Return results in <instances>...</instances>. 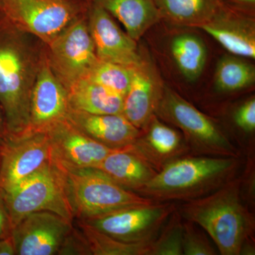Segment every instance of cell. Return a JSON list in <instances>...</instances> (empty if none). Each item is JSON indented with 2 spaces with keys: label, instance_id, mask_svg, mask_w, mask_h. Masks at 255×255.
Masks as SVG:
<instances>
[{
  "label": "cell",
  "instance_id": "cell-22",
  "mask_svg": "<svg viewBox=\"0 0 255 255\" xmlns=\"http://www.w3.org/2000/svg\"><path fill=\"white\" fill-rule=\"evenodd\" d=\"M161 20L174 26L199 28L221 9L222 0H155Z\"/></svg>",
  "mask_w": 255,
  "mask_h": 255
},
{
  "label": "cell",
  "instance_id": "cell-21",
  "mask_svg": "<svg viewBox=\"0 0 255 255\" xmlns=\"http://www.w3.org/2000/svg\"><path fill=\"white\" fill-rule=\"evenodd\" d=\"M70 109L94 114H122L124 97L85 78L67 89Z\"/></svg>",
  "mask_w": 255,
  "mask_h": 255
},
{
  "label": "cell",
  "instance_id": "cell-8",
  "mask_svg": "<svg viewBox=\"0 0 255 255\" xmlns=\"http://www.w3.org/2000/svg\"><path fill=\"white\" fill-rule=\"evenodd\" d=\"M46 46L50 67L66 90L87 78L99 61L89 29L87 13Z\"/></svg>",
  "mask_w": 255,
  "mask_h": 255
},
{
  "label": "cell",
  "instance_id": "cell-9",
  "mask_svg": "<svg viewBox=\"0 0 255 255\" xmlns=\"http://www.w3.org/2000/svg\"><path fill=\"white\" fill-rule=\"evenodd\" d=\"M176 207L175 202H153L80 221L119 241L149 243L154 241Z\"/></svg>",
  "mask_w": 255,
  "mask_h": 255
},
{
  "label": "cell",
  "instance_id": "cell-11",
  "mask_svg": "<svg viewBox=\"0 0 255 255\" xmlns=\"http://www.w3.org/2000/svg\"><path fill=\"white\" fill-rule=\"evenodd\" d=\"M69 110L66 88L52 70L46 51L43 52L32 90L29 127L26 134L48 132L67 119Z\"/></svg>",
  "mask_w": 255,
  "mask_h": 255
},
{
  "label": "cell",
  "instance_id": "cell-32",
  "mask_svg": "<svg viewBox=\"0 0 255 255\" xmlns=\"http://www.w3.org/2000/svg\"><path fill=\"white\" fill-rule=\"evenodd\" d=\"M12 230L13 225L9 211L5 204L2 191L0 190V239L10 237Z\"/></svg>",
  "mask_w": 255,
  "mask_h": 255
},
{
  "label": "cell",
  "instance_id": "cell-17",
  "mask_svg": "<svg viewBox=\"0 0 255 255\" xmlns=\"http://www.w3.org/2000/svg\"><path fill=\"white\" fill-rule=\"evenodd\" d=\"M199 28L231 54L255 59V24L253 18L224 4L212 19Z\"/></svg>",
  "mask_w": 255,
  "mask_h": 255
},
{
  "label": "cell",
  "instance_id": "cell-13",
  "mask_svg": "<svg viewBox=\"0 0 255 255\" xmlns=\"http://www.w3.org/2000/svg\"><path fill=\"white\" fill-rule=\"evenodd\" d=\"M87 22L99 60L132 68L142 59L134 41L119 26L117 20L98 5L90 1Z\"/></svg>",
  "mask_w": 255,
  "mask_h": 255
},
{
  "label": "cell",
  "instance_id": "cell-26",
  "mask_svg": "<svg viewBox=\"0 0 255 255\" xmlns=\"http://www.w3.org/2000/svg\"><path fill=\"white\" fill-rule=\"evenodd\" d=\"M183 225L184 219L176 207L151 243L148 255H184Z\"/></svg>",
  "mask_w": 255,
  "mask_h": 255
},
{
  "label": "cell",
  "instance_id": "cell-36",
  "mask_svg": "<svg viewBox=\"0 0 255 255\" xmlns=\"http://www.w3.org/2000/svg\"><path fill=\"white\" fill-rule=\"evenodd\" d=\"M2 12V10H1V0H0V13Z\"/></svg>",
  "mask_w": 255,
  "mask_h": 255
},
{
  "label": "cell",
  "instance_id": "cell-20",
  "mask_svg": "<svg viewBox=\"0 0 255 255\" xmlns=\"http://www.w3.org/2000/svg\"><path fill=\"white\" fill-rule=\"evenodd\" d=\"M119 186L136 192L157 171L140 157L125 149L111 152L97 168Z\"/></svg>",
  "mask_w": 255,
  "mask_h": 255
},
{
  "label": "cell",
  "instance_id": "cell-5",
  "mask_svg": "<svg viewBox=\"0 0 255 255\" xmlns=\"http://www.w3.org/2000/svg\"><path fill=\"white\" fill-rule=\"evenodd\" d=\"M2 194L13 228L25 216L38 211H50L72 222L75 219L67 191L66 174L53 158Z\"/></svg>",
  "mask_w": 255,
  "mask_h": 255
},
{
  "label": "cell",
  "instance_id": "cell-30",
  "mask_svg": "<svg viewBox=\"0 0 255 255\" xmlns=\"http://www.w3.org/2000/svg\"><path fill=\"white\" fill-rule=\"evenodd\" d=\"M235 126L243 132L247 138L255 142V97L248 99L238 106L233 114Z\"/></svg>",
  "mask_w": 255,
  "mask_h": 255
},
{
  "label": "cell",
  "instance_id": "cell-16",
  "mask_svg": "<svg viewBox=\"0 0 255 255\" xmlns=\"http://www.w3.org/2000/svg\"><path fill=\"white\" fill-rule=\"evenodd\" d=\"M164 84L150 58L142 53L140 63L131 68V79L124 97L122 114L138 129L155 114Z\"/></svg>",
  "mask_w": 255,
  "mask_h": 255
},
{
  "label": "cell",
  "instance_id": "cell-33",
  "mask_svg": "<svg viewBox=\"0 0 255 255\" xmlns=\"http://www.w3.org/2000/svg\"><path fill=\"white\" fill-rule=\"evenodd\" d=\"M16 251L11 236L0 239V255H15Z\"/></svg>",
  "mask_w": 255,
  "mask_h": 255
},
{
  "label": "cell",
  "instance_id": "cell-19",
  "mask_svg": "<svg viewBox=\"0 0 255 255\" xmlns=\"http://www.w3.org/2000/svg\"><path fill=\"white\" fill-rule=\"evenodd\" d=\"M123 25L134 41L161 21L155 0H91Z\"/></svg>",
  "mask_w": 255,
  "mask_h": 255
},
{
  "label": "cell",
  "instance_id": "cell-12",
  "mask_svg": "<svg viewBox=\"0 0 255 255\" xmlns=\"http://www.w3.org/2000/svg\"><path fill=\"white\" fill-rule=\"evenodd\" d=\"M73 227L72 221L50 211L28 215L13 228L16 255H58Z\"/></svg>",
  "mask_w": 255,
  "mask_h": 255
},
{
  "label": "cell",
  "instance_id": "cell-1",
  "mask_svg": "<svg viewBox=\"0 0 255 255\" xmlns=\"http://www.w3.org/2000/svg\"><path fill=\"white\" fill-rule=\"evenodd\" d=\"M27 34L0 13V107L9 137L28 131L31 92L43 53Z\"/></svg>",
  "mask_w": 255,
  "mask_h": 255
},
{
  "label": "cell",
  "instance_id": "cell-2",
  "mask_svg": "<svg viewBox=\"0 0 255 255\" xmlns=\"http://www.w3.org/2000/svg\"><path fill=\"white\" fill-rule=\"evenodd\" d=\"M239 175L208 195L177 204L183 219L201 226L221 255H241L244 245L255 242V212L242 199Z\"/></svg>",
  "mask_w": 255,
  "mask_h": 255
},
{
  "label": "cell",
  "instance_id": "cell-39",
  "mask_svg": "<svg viewBox=\"0 0 255 255\" xmlns=\"http://www.w3.org/2000/svg\"><path fill=\"white\" fill-rule=\"evenodd\" d=\"M0 162H1V157H0Z\"/></svg>",
  "mask_w": 255,
  "mask_h": 255
},
{
  "label": "cell",
  "instance_id": "cell-38",
  "mask_svg": "<svg viewBox=\"0 0 255 255\" xmlns=\"http://www.w3.org/2000/svg\"><path fill=\"white\" fill-rule=\"evenodd\" d=\"M1 148H2V144L0 143V152H1Z\"/></svg>",
  "mask_w": 255,
  "mask_h": 255
},
{
  "label": "cell",
  "instance_id": "cell-10",
  "mask_svg": "<svg viewBox=\"0 0 255 255\" xmlns=\"http://www.w3.org/2000/svg\"><path fill=\"white\" fill-rule=\"evenodd\" d=\"M0 190L12 189L52 159L47 132L9 137L0 152Z\"/></svg>",
  "mask_w": 255,
  "mask_h": 255
},
{
  "label": "cell",
  "instance_id": "cell-34",
  "mask_svg": "<svg viewBox=\"0 0 255 255\" xmlns=\"http://www.w3.org/2000/svg\"><path fill=\"white\" fill-rule=\"evenodd\" d=\"M8 138H9V132L5 122L4 114L0 107V143H4Z\"/></svg>",
  "mask_w": 255,
  "mask_h": 255
},
{
  "label": "cell",
  "instance_id": "cell-14",
  "mask_svg": "<svg viewBox=\"0 0 255 255\" xmlns=\"http://www.w3.org/2000/svg\"><path fill=\"white\" fill-rule=\"evenodd\" d=\"M125 150L140 157L159 172L174 159L190 155L182 132L161 120L155 114Z\"/></svg>",
  "mask_w": 255,
  "mask_h": 255
},
{
  "label": "cell",
  "instance_id": "cell-25",
  "mask_svg": "<svg viewBox=\"0 0 255 255\" xmlns=\"http://www.w3.org/2000/svg\"><path fill=\"white\" fill-rule=\"evenodd\" d=\"M79 229L86 238L92 255H148L151 243H132L119 241L78 221Z\"/></svg>",
  "mask_w": 255,
  "mask_h": 255
},
{
  "label": "cell",
  "instance_id": "cell-6",
  "mask_svg": "<svg viewBox=\"0 0 255 255\" xmlns=\"http://www.w3.org/2000/svg\"><path fill=\"white\" fill-rule=\"evenodd\" d=\"M63 167L66 174L69 201L74 218L78 221L156 202L121 187L99 169Z\"/></svg>",
  "mask_w": 255,
  "mask_h": 255
},
{
  "label": "cell",
  "instance_id": "cell-4",
  "mask_svg": "<svg viewBox=\"0 0 255 255\" xmlns=\"http://www.w3.org/2000/svg\"><path fill=\"white\" fill-rule=\"evenodd\" d=\"M155 115L182 132L190 155L243 157L226 131L175 90L164 85Z\"/></svg>",
  "mask_w": 255,
  "mask_h": 255
},
{
  "label": "cell",
  "instance_id": "cell-7",
  "mask_svg": "<svg viewBox=\"0 0 255 255\" xmlns=\"http://www.w3.org/2000/svg\"><path fill=\"white\" fill-rule=\"evenodd\" d=\"M90 1L1 0L4 16L18 29L36 37L46 45L86 14Z\"/></svg>",
  "mask_w": 255,
  "mask_h": 255
},
{
  "label": "cell",
  "instance_id": "cell-29",
  "mask_svg": "<svg viewBox=\"0 0 255 255\" xmlns=\"http://www.w3.org/2000/svg\"><path fill=\"white\" fill-rule=\"evenodd\" d=\"M245 160L239 177L242 199L246 206L255 212V150L244 155Z\"/></svg>",
  "mask_w": 255,
  "mask_h": 255
},
{
  "label": "cell",
  "instance_id": "cell-23",
  "mask_svg": "<svg viewBox=\"0 0 255 255\" xmlns=\"http://www.w3.org/2000/svg\"><path fill=\"white\" fill-rule=\"evenodd\" d=\"M170 50L184 78L194 81L201 76L207 60V49L200 37L193 33L177 35L172 39Z\"/></svg>",
  "mask_w": 255,
  "mask_h": 255
},
{
  "label": "cell",
  "instance_id": "cell-37",
  "mask_svg": "<svg viewBox=\"0 0 255 255\" xmlns=\"http://www.w3.org/2000/svg\"><path fill=\"white\" fill-rule=\"evenodd\" d=\"M76 1H90L91 0H76Z\"/></svg>",
  "mask_w": 255,
  "mask_h": 255
},
{
  "label": "cell",
  "instance_id": "cell-35",
  "mask_svg": "<svg viewBox=\"0 0 255 255\" xmlns=\"http://www.w3.org/2000/svg\"><path fill=\"white\" fill-rule=\"evenodd\" d=\"M233 2L240 4L253 5L255 4V0H231Z\"/></svg>",
  "mask_w": 255,
  "mask_h": 255
},
{
  "label": "cell",
  "instance_id": "cell-24",
  "mask_svg": "<svg viewBox=\"0 0 255 255\" xmlns=\"http://www.w3.org/2000/svg\"><path fill=\"white\" fill-rule=\"evenodd\" d=\"M255 81V65L241 57L225 55L215 73V86L221 93H233L252 86Z\"/></svg>",
  "mask_w": 255,
  "mask_h": 255
},
{
  "label": "cell",
  "instance_id": "cell-15",
  "mask_svg": "<svg viewBox=\"0 0 255 255\" xmlns=\"http://www.w3.org/2000/svg\"><path fill=\"white\" fill-rule=\"evenodd\" d=\"M47 134L52 158L68 168H97L114 150L82 133L68 119L55 124Z\"/></svg>",
  "mask_w": 255,
  "mask_h": 255
},
{
  "label": "cell",
  "instance_id": "cell-28",
  "mask_svg": "<svg viewBox=\"0 0 255 255\" xmlns=\"http://www.w3.org/2000/svg\"><path fill=\"white\" fill-rule=\"evenodd\" d=\"M183 255H220L214 242L201 226L184 220L182 238Z\"/></svg>",
  "mask_w": 255,
  "mask_h": 255
},
{
  "label": "cell",
  "instance_id": "cell-3",
  "mask_svg": "<svg viewBox=\"0 0 255 255\" xmlns=\"http://www.w3.org/2000/svg\"><path fill=\"white\" fill-rule=\"evenodd\" d=\"M244 160V156L184 155L164 166L135 193L156 202L199 199L237 177Z\"/></svg>",
  "mask_w": 255,
  "mask_h": 255
},
{
  "label": "cell",
  "instance_id": "cell-31",
  "mask_svg": "<svg viewBox=\"0 0 255 255\" xmlns=\"http://www.w3.org/2000/svg\"><path fill=\"white\" fill-rule=\"evenodd\" d=\"M58 255H92L86 238L79 228H73L65 238Z\"/></svg>",
  "mask_w": 255,
  "mask_h": 255
},
{
  "label": "cell",
  "instance_id": "cell-27",
  "mask_svg": "<svg viewBox=\"0 0 255 255\" xmlns=\"http://www.w3.org/2000/svg\"><path fill=\"white\" fill-rule=\"evenodd\" d=\"M87 78L124 97L131 79V68L99 60Z\"/></svg>",
  "mask_w": 255,
  "mask_h": 255
},
{
  "label": "cell",
  "instance_id": "cell-18",
  "mask_svg": "<svg viewBox=\"0 0 255 255\" xmlns=\"http://www.w3.org/2000/svg\"><path fill=\"white\" fill-rule=\"evenodd\" d=\"M67 119L82 133L112 150L130 145L140 131L122 114H94L70 109Z\"/></svg>",
  "mask_w": 255,
  "mask_h": 255
}]
</instances>
